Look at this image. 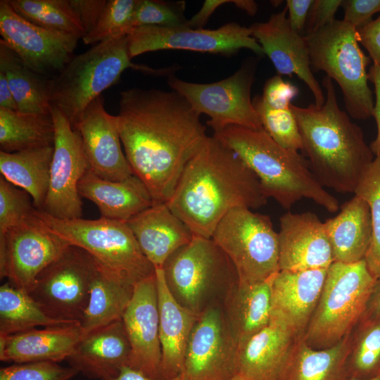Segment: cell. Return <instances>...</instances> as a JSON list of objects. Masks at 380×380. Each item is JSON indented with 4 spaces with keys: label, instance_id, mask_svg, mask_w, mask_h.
<instances>
[{
    "label": "cell",
    "instance_id": "obj_1",
    "mask_svg": "<svg viewBox=\"0 0 380 380\" xmlns=\"http://www.w3.org/2000/svg\"><path fill=\"white\" fill-rule=\"evenodd\" d=\"M200 115L172 90L132 87L120 93L118 127L133 173L154 203H167L207 137Z\"/></svg>",
    "mask_w": 380,
    "mask_h": 380
},
{
    "label": "cell",
    "instance_id": "obj_2",
    "mask_svg": "<svg viewBox=\"0 0 380 380\" xmlns=\"http://www.w3.org/2000/svg\"><path fill=\"white\" fill-rule=\"evenodd\" d=\"M267 199L254 172L213 135L187 163L166 204L194 236L211 239L232 209H258Z\"/></svg>",
    "mask_w": 380,
    "mask_h": 380
},
{
    "label": "cell",
    "instance_id": "obj_3",
    "mask_svg": "<svg viewBox=\"0 0 380 380\" xmlns=\"http://www.w3.org/2000/svg\"><path fill=\"white\" fill-rule=\"evenodd\" d=\"M325 101L318 106L291 105L313 175L323 186L354 193L374 158L362 129L338 106L332 80L325 76Z\"/></svg>",
    "mask_w": 380,
    "mask_h": 380
},
{
    "label": "cell",
    "instance_id": "obj_4",
    "mask_svg": "<svg viewBox=\"0 0 380 380\" xmlns=\"http://www.w3.org/2000/svg\"><path fill=\"white\" fill-rule=\"evenodd\" d=\"M213 135L254 172L265 196L283 208L290 209L305 198L329 213L338 210V201L319 184L308 160L298 151L280 146L263 129L229 125Z\"/></svg>",
    "mask_w": 380,
    "mask_h": 380
},
{
    "label": "cell",
    "instance_id": "obj_5",
    "mask_svg": "<svg viewBox=\"0 0 380 380\" xmlns=\"http://www.w3.org/2000/svg\"><path fill=\"white\" fill-rule=\"evenodd\" d=\"M127 68L152 74L153 68L129 57L127 36L111 38L75 56L50 79L49 100L75 128L86 108L115 84Z\"/></svg>",
    "mask_w": 380,
    "mask_h": 380
},
{
    "label": "cell",
    "instance_id": "obj_6",
    "mask_svg": "<svg viewBox=\"0 0 380 380\" xmlns=\"http://www.w3.org/2000/svg\"><path fill=\"white\" fill-rule=\"evenodd\" d=\"M31 219L70 245L89 253L103 267L134 285L153 275L155 267L141 252L125 221L58 219L35 208Z\"/></svg>",
    "mask_w": 380,
    "mask_h": 380
},
{
    "label": "cell",
    "instance_id": "obj_7",
    "mask_svg": "<svg viewBox=\"0 0 380 380\" xmlns=\"http://www.w3.org/2000/svg\"><path fill=\"white\" fill-rule=\"evenodd\" d=\"M305 37L311 67L338 83L349 115L358 120L372 117L374 99L367 72L371 58L360 46L357 30L335 19Z\"/></svg>",
    "mask_w": 380,
    "mask_h": 380
},
{
    "label": "cell",
    "instance_id": "obj_8",
    "mask_svg": "<svg viewBox=\"0 0 380 380\" xmlns=\"http://www.w3.org/2000/svg\"><path fill=\"white\" fill-rule=\"evenodd\" d=\"M376 279L365 260L334 262L327 269L315 312L303 336L317 349L329 348L353 330L362 319Z\"/></svg>",
    "mask_w": 380,
    "mask_h": 380
},
{
    "label": "cell",
    "instance_id": "obj_9",
    "mask_svg": "<svg viewBox=\"0 0 380 380\" xmlns=\"http://www.w3.org/2000/svg\"><path fill=\"white\" fill-rule=\"evenodd\" d=\"M211 239L231 260L239 283L263 281L279 271L278 232L267 215L234 208L220 220Z\"/></svg>",
    "mask_w": 380,
    "mask_h": 380
},
{
    "label": "cell",
    "instance_id": "obj_10",
    "mask_svg": "<svg viewBox=\"0 0 380 380\" xmlns=\"http://www.w3.org/2000/svg\"><path fill=\"white\" fill-rule=\"evenodd\" d=\"M166 284L184 308L200 313L210 291L238 280L231 260L212 239L194 236L163 267Z\"/></svg>",
    "mask_w": 380,
    "mask_h": 380
},
{
    "label": "cell",
    "instance_id": "obj_11",
    "mask_svg": "<svg viewBox=\"0 0 380 380\" xmlns=\"http://www.w3.org/2000/svg\"><path fill=\"white\" fill-rule=\"evenodd\" d=\"M96 267L89 253L70 245L40 272L28 293L49 317L80 323Z\"/></svg>",
    "mask_w": 380,
    "mask_h": 380
},
{
    "label": "cell",
    "instance_id": "obj_12",
    "mask_svg": "<svg viewBox=\"0 0 380 380\" xmlns=\"http://www.w3.org/2000/svg\"><path fill=\"white\" fill-rule=\"evenodd\" d=\"M254 73L253 65L245 64L229 77L212 83H194L173 76L169 77L167 83L199 115L209 117L207 124L214 132L229 125L261 129L251 96Z\"/></svg>",
    "mask_w": 380,
    "mask_h": 380
},
{
    "label": "cell",
    "instance_id": "obj_13",
    "mask_svg": "<svg viewBox=\"0 0 380 380\" xmlns=\"http://www.w3.org/2000/svg\"><path fill=\"white\" fill-rule=\"evenodd\" d=\"M131 59L147 52L165 49L231 55L247 49L258 55L263 50L252 36L251 30L236 23H229L217 29L179 27L140 26L127 35Z\"/></svg>",
    "mask_w": 380,
    "mask_h": 380
},
{
    "label": "cell",
    "instance_id": "obj_14",
    "mask_svg": "<svg viewBox=\"0 0 380 380\" xmlns=\"http://www.w3.org/2000/svg\"><path fill=\"white\" fill-rule=\"evenodd\" d=\"M55 127L49 186L42 210L58 219H77L82 215L78 184L90 169L80 134L56 107L51 106Z\"/></svg>",
    "mask_w": 380,
    "mask_h": 380
},
{
    "label": "cell",
    "instance_id": "obj_15",
    "mask_svg": "<svg viewBox=\"0 0 380 380\" xmlns=\"http://www.w3.org/2000/svg\"><path fill=\"white\" fill-rule=\"evenodd\" d=\"M0 40L31 70L56 74L73 57L79 37L35 25L18 14L8 0L0 1Z\"/></svg>",
    "mask_w": 380,
    "mask_h": 380
},
{
    "label": "cell",
    "instance_id": "obj_16",
    "mask_svg": "<svg viewBox=\"0 0 380 380\" xmlns=\"http://www.w3.org/2000/svg\"><path fill=\"white\" fill-rule=\"evenodd\" d=\"M182 374L187 380H231L238 375L237 346L219 306L210 305L199 313Z\"/></svg>",
    "mask_w": 380,
    "mask_h": 380
},
{
    "label": "cell",
    "instance_id": "obj_17",
    "mask_svg": "<svg viewBox=\"0 0 380 380\" xmlns=\"http://www.w3.org/2000/svg\"><path fill=\"white\" fill-rule=\"evenodd\" d=\"M70 244L30 217L0 235V277L27 293Z\"/></svg>",
    "mask_w": 380,
    "mask_h": 380
},
{
    "label": "cell",
    "instance_id": "obj_18",
    "mask_svg": "<svg viewBox=\"0 0 380 380\" xmlns=\"http://www.w3.org/2000/svg\"><path fill=\"white\" fill-rule=\"evenodd\" d=\"M122 320L130 343L128 367L153 379H160L158 292L155 273L134 286Z\"/></svg>",
    "mask_w": 380,
    "mask_h": 380
},
{
    "label": "cell",
    "instance_id": "obj_19",
    "mask_svg": "<svg viewBox=\"0 0 380 380\" xmlns=\"http://www.w3.org/2000/svg\"><path fill=\"white\" fill-rule=\"evenodd\" d=\"M286 14L285 7L272 14L266 22L251 25L249 28L252 36L261 46L278 74L296 75L312 93L315 104L320 106L325 101V96L312 72L305 37L292 30Z\"/></svg>",
    "mask_w": 380,
    "mask_h": 380
},
{
    "label": "cell",
    "instance_id": "obj_20",
    "mask_svg": "<svg viewBox=\"0 0 380 380\" xmlns=\"http://www.w3.org/2000/svg\"><path fill=\"white\" fill-rule=\"evenodd\" d=\"M81 137L90 170L99 177L121 181L134 175L121 148L116 115L109 114L102 96L86 108L75 128Z\"/></svg>",
    "mask_w": 380,
    "mask_h": 380
},
{
    "label": "cell",
    "instance_id": "obj_21",
    "mask_svg": "<svg viewBox=\"0 0 380 380\" xmlns=\"http://www.w3.org/2000/svg\"><path fill=\"white\" fill-rule=\"evenodd\" d=\"M278 236L279 270L328 269L334 262L324 222L314 213H286Z\"/></svg>",
    "mask_w": 380,
    "mask_h": 380
},
{
    "label": "cell",
    "instance_id": "obj_22",
    "mask_svg": "<svg viewBox=\"0 0 380 380\" xmlns=\"http://www.w3.org/2000/svg\"><path fill=\"white\" fill-rule=\"evenodd\" d=\"M327 269L279 270L272 279L271 319L303 337L319 301Z\"/></svg>",
    "mask_w": 380,
    "mask_h": 380
},
{
    "label": "cell",
    "instance_id": "obj_23",
    "mask_svg": "<svg viewBox=\"0 0 380 380\" xmlns=\"http://www.w3.org/2000/svg\"><path fill=\"white\" fill-rule=\"evenodd\" d=\"M130 343L122 319L82 335L66 361L88 379L116 376L128 366Z\"/></svg>",
    "mask_w": 380,
    "mask_h": 380
},
{
    "label": "cell",
    "instance_id": "obj_24",
    "mask_svg": "<svg viewBox=\"0 0 380 380\" xmlns=\"http://www.w3.org/2000/svg\"><path fill=\"white\" fill-rule=\"evenodd\" d=\"M126 223L141 252L155 268H163L167 260L194 237L166 203H153Z\"/></svg>",
    "mask_w": 380,
    "mask_h": 380
},
{
    "label": "cell",
    "instance_id": "obj_25",
    "mask_svg": "<svg viewBox=\"0 0 380 380\" xmlns=\"http://www.w3.org/2000/svg\"><path fill=\"white\" fill-rule=\"evenodd\" d=\"M161 346L160 379L175 378L184 370L185 353L199 313L182 306L172 294L163 268H155Z\"/></svg>",
    "mask_w": 380,
    "mask_h": 380
},
{
    "label": "cell",
    "instance_id": "obj_26",
    "mask_svg": "<svg viewBox=\"0 0 380 380\" xmlns=\"http://www.w3.org/2000/svg\"><path fill=\"white\" fill-rule=\"evenodd\" d=\"M82 336L79 322L32 329L0 337V360L59 363L72 353Z\"/></svg>",
    "mask_w": 380,
    "mask_h": 380
},
{
    "label": "cell",
    "instance_id": "obj_27",
    "mask_svg": "<svg viewBox=\"0 0 380 380\" xmlns=\"http://www.w3.org/2000/svg\"><path fill=\"white\" fill-rule=\"evenodd\" d=\"M298 338L283 325L270 320L237 347L238 374L246 380H278Z\"/></svg>",
    "mask_w": 380,
    "mask_h": 380
},
{
    "label": "cell",
    "instance_id": "obj_28",
    "mask_svg": "<svg viewBox=\"0 0 380 380\" xmlns=\"http://www.w3.org/2000/svg\"><path fill=\"white\" fill-rule=\"evenodd\" d=\"M78 192L96 204L101 217L125 222L154 203L146 186L134 175L112 181L89 169L78 184Z\"/></svg>",
    "mask_w": 380,
    "mask_h": 380
},
{
    "label": "cell",
    "instance_id": "obj_29",
    "mask_svg": "<svg viewBox=\"0 0 380 380\" xmlns=\"http://www.w3.org/2000/svg\"><path fill=\"white\" fill-rule=\"evenodd\" d=\"M273 276L253 284L236 280L227 288L223 312L237 347L270 324Z\"/></svg>",
    "mask_w": 380,
    "mask_h": 380
},
{
    "label": "cell",
    "instance_id": "obj_30",
    "mask_svg": "<svg viewBox=\"0 0 380 380\" xmlns=\"http://www.w3.org/2000/svg\"><path fill=\"white\" fill-rule=\"evenodd\" d=\"M334 262L354 263L365 259L372 237L368 203L355 195L341 206L340 213L324 222Z\"/></svg>",
    "mask_w": 380,
    "mask_h": 380
},
{
    "label": "cell",
    "instance_id": "obj_31",
    "mask_svg": "<svg viewBox=\"0 0 380 380\" xmlns=\"http://www.w3.org/2000/svg\"><path fill=\"white\" fill-rule=\"evenodd\" d=\"M350 333L335 345L317 349L298 338L278 380H348Z\"/></svg>",
    "mask_w": 380,
    "mask_h": 380
},
{
    "label": "cell",
    "instance_id": "obj_32",
    "mask_svg": "<svg viewBox=\"0 0 380 380\" xmlns=\"http://www.w3.org/2000/svg\"><path fill=\"white\" fill-rule=\"evenodd\" d=\"M134 286L97 262L88 305L80 321L82 335L122 319Z\"/></svg>",
    "mask_w": 380,
    "mask_h": 380
},
{
    "label": "cell",
    "instance_id": "obj_33",
    "mask_svg": "<svg viewBox=\"0 0 380 380\" xmlns=\"http://www.w3.org/2000/svg\"><path fill=\"white\" fill-rule=\"evenodd\" d=\"M53 146L14 153L0 151V172L8 182L25 191L35 208L42 210L46 198Z\"/></svg>",
    "mask_w": 380,
    "mask_h": 380
},
{
    "label": "cell",
    "instance_id": "obj_34",
    "mask_svg": "<svg viewBox=\"0 0 380 380\" xmlns=\"http://www.w3.org/2000/svg\"><path fill=\"white\" fill-rule=\"evenodd\" d=\"M0 68L6 75L18 107L26 113L51 114L50 79L29 69L10 48L0 41Z\"/></svg>",
    "mask_w": 380,
    "mask_h": 380
},
{
    "label": "cell",
    "instance_id": "obj_35",
    "mask_svg": "<svg viewBox=\"0 0 380 380\" xmlns=\"http://www.w3.org/2000/svg\"><path fill=\"white\" fill-rule=\"evenodd\" d=\"M55 127L50 115L0 108L1 151L14 153L53 146Z\"/></svg>",
    "mask_w": 380,
    "mask_h": 380
},
{
    "label": "cell",
    "instance_id": "obj_36",
    "mask_svg": "<svg viewBox=\"0 0 380 380\" xmlns=\"http://www.w3.org/2000/svg\"><path fill=\"white\" fill-rule=\"evenodd\" d=\"M76 323L46 315L25 291L6 282L0 287V337L26 331L36 327Z\"/></svg>",
    "mask_w": 380,
    "mask_h": 380
},
{
    "label": "cell",
    "instance_id": "obj_37",
    "mask_svg": "<svg viewBox=\"0 0 380 380\" xmlns=\"http://www.w3.org/2000/svg\"><path fill=\"white\" fill-rule=\"evenodd\" d=\"M348 369L357 379L380 374V317L361 319L351 331Z\"/></svg>",
    "mask_w": 380,
    "mask_h": 380
},
{
    "label": "cell",
    "instance_id": "obj_38",
    "mask_svg": "<svg viewBox=\"0 0 380 380\" xmlns=\"http://www.w3.org/2000/svg\"><path fill=\"white\" fill-rule=\"evenodd\" d=\"M20 15L39 26L82 38L84 30L69 0H8Z\"/></svg>",
    "mask_w": 380,
    "mask_h": 380
},
{
    "label": "cell",
    "instance_id": "obj_39",
    "mask_svg": "<svg viewBox=\"0 0 380 380\" xmlns=\"http://www.w3.org/2000/svg\"><path fill=\"white\" fill-rule=\"evenodd\" d=\"M354 194L364 199L370 208L372 237L364 260L376 280L380 278V154L362 176Z\"/></svg>",
    "mask_w": 380,
    "mask_h": 380
},
{
    "label": "cell",
    "instance_id": "obj_40",
    "mask_svg": "<svg viewBox=\"0 0 380 380\" xmlns=\"http://www.w3.org/2000/svg\"><path fill=\"white\" fill-rule=\"evenodd\" d=\"M253 105L263 129L272 139L286 148L302 150L301 135L291 107L282 110L272 108L266 104L260 95L253 99Z\"/></svg>",
    "mask_w": 380,
    "mask_h": 380
},
{
    "label": "cell",
    "instance_id": "obj_41",
    "mask_svg": "<svg viewBox=\"0 0 380 380\" xmlns=\"http://www.w3.org/2000/svg\"><path fill=\"white\" fill-rule=\"evenodd\" d=\"M137 0H108L95 27L82 37L84 44L127 36L133 29Z\"/></svg>",
    "mask_w": 380,
    "mask_h": 380
},
{
    "label": "cell",
    "instance_id": "obj_42",
    "mask_svg": "<svg viewBox=\"0 0 380 380\" xmlns=\"http://www.w3.org/2000/svg\"><path fill=\"white\" fill-rule=\"evenodd\" d=\"M184 2L137 0L133 28L140 26L179 27L186 25Z\"/></svg>",
    "mask_w": 380,
    "mask_h": 380
},
{
    "label": "cell",
    "instance_id": "obj_43",
    "mask_svg": "<svg viewBox=\"0 0 380 380\" xmlns=\"http://www.w3.org/2000/svg\"><path fill=\"white\" fill-rule=\"evenodd\" d=\"M25 191L0 177V235L28 220L35 209Z\"/></svg>",
    "mask_w": 380,
    "mask_h": 380
},
{
    "label": "cell",
    "instance_id": "obj_44",
    "mask_svg": "<svg viewBox=\"0 0 380 380\" xmlns=\"http://www.w3.org/2000/svg\"><path fill=\"white\" fill-rule=\"evenodd\" d=\"M78 372L51 361L13 363L0 369V380H71Z\"/></svg>",
    "mask_w": 380,
    "mask_h": 380
},
{
    "label": "cell",
    "instance_id": "obj_45",
    "mask_svg": "<svg viewBox=\"0 0 380 380\" xmlns=\"http://www.w3.org/2000/svg\"><path fill=\"white\" fill-rule=\"evenodd\" d=\"M298 92L296 86L284 80L281 75H278L266 81L261 96L270 107L282 110L290 108L291 101Z\"/></svg>",
    "mask_w": 380,
    "mask_h": 380
},
{
    "label": "cell",
    "instance_id": "obj_46",
    "mask_svg": "<svg viewBox=\"0 0 380 380\" xmlns=\"http://www.w3.org/2000/svg\"><path fill=\"white\" fill-rule=\"evenodd\" d=\"M343 20L358 30L368 23L372 16L380 13V0H343Z\"/></svg>",
    "mask_w": 380,
    "mask_h": 380
},
{
    "label": "cell",
    "instance_id": "obj_47",
    "mask_svg": "<svg viewBox=\"0 0 380 380\" xmlns=\"http://www.w3.org/2000/svg\"><path fill=\"white\" fill-rule=\"evenodd\" d=\"M342 0H313L309 11L306 26V34L331 23L338 8L341 6Z\"/></svg>",
    "mask_w": 380,
    "mask_h": 380
},
{
    "label": "cell",
    "instance_id": "obj_48",
    "mask_svg": "<svg viewBox=\"0 0 380 380\" xmlns=\"http://www.w3.org/2000/svg\"><path fill=\"white\" fill-rule=\"evenodd\" d=\"M69 2L78 16L86 35L96 25L107 1L69 0Z\"/></svg>",
    "mask_w": 380,
    "mask_h": 380
},
{
    "label": "cell",
    "instance_id": "obj_49",
    "mask_svg": "<svg viewBox=\"0 0 380 380\" xmlns=\"http://www.w3.org/2000/svg\"><path fill=\"white\" fill-rule=\"evenodd\" d=\"M357 39L367 50L373 64L380 65V15L357 30Z\"/></svg>",
    "mask_w": 380,
    "mask_h": 380
},
{
    "label": "cell",
    "instance_id": "obj_50",
    "mask_svg": "<svg viewBox=\"0 0 380 380\" xmlns=\"http://www.w3.org/2000/svg\"><path fill=\"white\" fill-rule=\"evenodd\" d=\"M313 0H287L286 7L292 30L302 34L305 29L310 8Z\"/></svg>",
    "mask_w": 380,
    "mask_h": 380
},
{
    "label": "cell",
    "instance_id": "obj_51",
    "mask_svg": "<svg viewBox=\"0 0 380 380\" xmlns=\"http://www.w3.org/2000/svg\"><path fill=\"white\" fill-rule=\"evenodd\" d=\"M369 80L374 86V106L372 117L374 118L377 134L376 138L371 142L369 147L373 154H380V65L373 64L368 72Z\"/></svg>",
    "mask_w": 380,
    "mask_h": 380
},
{
    "label": "cell",
    "instance_id": "obj_52",
    "mask_svg": "<svg viewBox=\"0 0 380 380\" xmlns=\"http://www.w3.org/2000/svg\"><path fill=\"white\" fill-rule=\"evenodd\" d=\"M232 3L228 0H206L204 1L201 9L187 20L186 26L192 28H203L209 18L222 5L227 3Z\"/></svg>",
    "mask_w": 380,
    "mask_h": 380
},
{
    "label": "cell",
    "instance_id": "obj_53",
    "mask_svg": "<svg viewBox=\"0 0 380 380\" xmlns=\"http://www.w3.org/2000/svg\"><path fill=\"white\" fill-rule=\"evenodd\" d=\"M379 317H380V278L375 281L361 319Z\"/></svg>",
    "mask_w": 380,
    "mask_h": 380
},
{
    "label": "cell",
    "instance_id": "obj_54",
    "mask_svg": "<svg viewBox=\"0 0 380 380\" xmlns=\"http://www.w3.org/2000/svg\"><path fill=\"white\" fill-rule=\"evenodd\" d=\"M0 108L18 110L4 70L0 68Z\"/></svg>",
    "mask_w": 380,
    "mask_h": 380
},
{
    "label": "cell",
    "instance_id": "obj_55",
    "mask_svg": "<svg viewBox=\"0 0 380 380\" xmlns=\"http://www.w3.org/2000/svg\"><path fill=\"white\" fill-rule=\"evenodd\" d=\"M103 380H187L183 374L167 379L151 378L143 373L137 371L128 366L122 367L120 373L114 377L107 378Z\"/></svg>",
    "mask_w": 380,
    "mask_h": 380
},
{
    "label": "cell",
    "instance_id": "obj_56",
    "mask_svg": "<svg viewBox=\"0 0 380 380\" xmlns=\"http://www.w3.org/2000/svg\"><path fill=\"white\" fill-rule=\"evenodd\" d=\"M237 8L248 15H254L258 11V4L252 0H234L232 2Z\"/></svg>",
    "mask_w": 380,
    "mask_h": 380
},
{
    "label": "cell",
    "instance_id": "obj_57",
    "mask_svg": "<svg viewBox=\"0 0 380 380\" xmlns=\"http://www.w3.org/2000/svg\"><path fill=\"white\" fill-rule=\"evenodd\" d=\"M348 380H380V374H379L378 376L375 377L368 379H357L355 378H350Z\"/></svg>",
    "mask_w": 380,
    "mask_h": 380
},
{
    "label": "cell",
    "instance_id": "obj_58",
    "mask_svg": "<svg viewBox=\"0 0 380 380\" xmlns=\"http://www.w3.org/2000/svg\"><path fill=\"white\" fill-rule=\"evenodd\" d=\"M231 380H246V379L240 374H238L236 376H234L233 379H232Z\"/></svg>",
    "mask_w": 380,
    "mask_h": 380
}]
</instances>
